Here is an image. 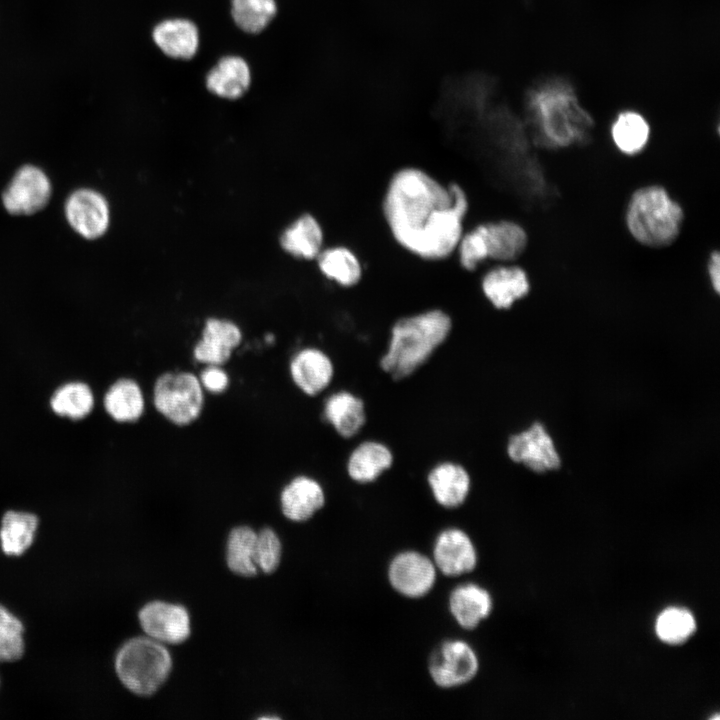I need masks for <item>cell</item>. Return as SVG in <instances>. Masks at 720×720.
Listing matches in <instances>:
<instances>
[{"mask_svg":"<svg viewBox=\"0 0 720 720\" xmlns=\"http://www.w3.org/2000/svg\"><path fill=\"white\" fill-rule=\"evenodd\" d=\"M469 209V196L461 184L444 183L415 165L392 172L380 202L392 240L407 254L425 262H441L454 256Z\"/></svg>","mask_w":720,"mask_h":720,"instance_id":"obj_1","label":"cell"},{"mask_svg":"<svg viewBox=\"0 0 720 720\" xmlns=\"http://www.w3.org/2000/svg\"><path fill=\"white\" fill-rule=\"evenodd\" d=\"M452 327L451 316L440 308L400 317L391 327L380 368L395 381L409 377L446 341Z\"/></svg>","mask_w":720,"mask_h":720,"instance_id":"obj_2","label":"cell"},{"mask_svg":"<svg viewBox=\"0 0 720 720\" xmlns=\"http://www.w3.org/2000/svg\"><path fill=\"white\" fill-rule=\"evenodd\" d=\"M528 107L540 133L552 145L567 146L583 139L592 127V119L579 104L573 87L561 79L533 87Z\"/></svg>","mask_w":720,"mask_h":720,"instance_id":"obj_3","label":"cell"},{"mask_svg":"<svg viewBox=\"0 0 720 720\" xmlns=\"http://www.w3.org/2000/svg\"><path fill=\"white\" fill-rule=\"evenodd\" d=\"M684 213L661 186L636 190L627 206L626 225L632 237L652 248L665 247L678 237Z\"/></svg>","mask_w":720,"mask_h":720,"instance_id":"obj_4","label":"cell"},{"mask_svg":"<svg viewBox=\"0 0 720 720\" xmlns=\"http://www.w3.org/2000/svg\"><path fill=\"white\" fill-rule=\"evenodd\" d=\"M528 237L524 228L511 220L481 222L465 228L454 256L465 272H474L487 260L511 263L525 251Z\"/></svg>","mask_w":720,"mask_h":720,"instance_id":"obj_5","label":"cell"},{"mask_svg":"<svg viewBox=\"0 0 720 720\" xmlns=\"http://www.w3.org/2000/svg\"><path fill=\"white\" fill-rule=\"evenodd\" d=\"M172 660L166 648L150 637L127 641L118 651L115 669L121 682L133 693L148 696L166 681Z\"/></svg>","mask_w":720,"mask_h":720,"instance_id":"obj_6","label":"cell"},{"mask_svg":"<svg viewBox=\"0 0 720 720\" xmlns=\"http://www.w3.org/2000/svg\"><path fill=\"white\" fill-rule=\"evenodd\" d=\"M153 403L169 422L186 426L200 416L204 390L199 378L191 372H166L154 383Z\"/></svg>","mask_w":720,"mask_h":720,"instance_id":"obj_7","label":"cell"},{"mask_svg":"<svg viewBox=\"0 0 720 720\" xmlns=\"http://www.w3.org/2000/svg\"><path fill=\"white\" fill-rule=\"evenodd\" d=\"M428 670L440 688H455L470 682L478 673L479 659L472 646L464 640L442 642L432 653Z\"/></svg>","mask_w":720,"mask_h":720,"instance_id":"obj_8","label":"cell"},{"mask_svg":"<svg viewBox=\"0 0 720 720\" xmlns=\"http://www.w3.org/2000/svg\"><path fill=\"white\" fill-rule=\"evenodd\" d=\"M391 587L404 597L417 599L427 595L436 582L437 569L431 558L413 550L398 553L388 566Z\"/></svg>","mask_w":720,"mask_h":720,"instance_id":"obj_9","label":"cell"},{"mask_svg":"<svg viewBox=\"0 0 720 720\" xmlns=\"http://www.w3.org/2000/svg\"><path fill=\"white\" fill-rule=\"evenodd\" d=\"M507 454L513 462L538 473L558 469L561 465L553 439L538 422L509 438Z\"/></svg>","mask_w":720,"mask_h":720,"instance_id":"obj_10","label":"cell"},{"mask_svg":"<svg viewBox=\"0 0 720 720\" xmlns=\"http://www.w3.org/2000/svg\"><path fill=\"white\" fill-rule=\"evenodd\" d=\"M51 185L45 173L32 165L21 167L2 195L5 209L13 215H30L43 209Z\"/></svg>","mask_w":720,"mask_h":720,"instance_id":"obj_11","label":"cell"},{"mask_svg":"<svg viewBox=\"0 0 720 720\" xmlns=\"http://www.w3.org/2000/svg\"><path fill=\"white\" fill-rule=\"evenodd\" d=\"M139 621L148 637L160 643H181L191 632L187 610L162 601L146 604L139 612Z\"/></svg>","mask_w":720,"mask_h":720,"instance_id":"obj_12","label":"cell"},{"mask_svg":"<svg viewBox=\"0 0 720 720\" xmlns=\"http://www.w3.org/2000/svg\"><path fill=\"white\" fill-rule=\"evenodd\" d=\"M432 560L437 571L455 577L473 571L478 556L471 537L464 530L452 527L436 537Z\"/></svg>","mask_w":720,"mask_h":720,"instance_id":"obj_13","label":"cell"},{"mask_svg":"<svg viewBox=\"0 0 720 720\" xmlns=\"http://www.w3.org/2000/svg\"><path fill=\"white\" fill-rule=\"evenodd\" d=\"M480 288L495 309L505 310L528 294L530 283L527 273L521 267L498 263L482 275Z\"/></svg>","mask_w":720,"mask_h":720,"instance_id":"obj_14","label":"cell"},{"mask_svg":"<svg viewBox=\"0 0 720 720\" xmlns=\"http://www.w3.org/2000/svg\"><path fill=\"white\" fill-rule=\"evenodd\" d=\"M66 217L71 227L86 239L102 236L109 225V207L105 198L90 189L75 191L67 199Z\"/></svg>","mask_w":720,"mask_h":720,"instance_id":"obj_15","label":"cell"},{"mask_svg":"<svg viewBox=\"0 0 720 720\" xmlns=\"http://www.w3.org/2000/svg\"><path fill=\"white\" fill-rule=\"evenodd\" d=\"M155 46L168 58L189 61L199 51L200 30L185 17L165 18L152 28Z\"/></svg>","mask_w":720,"mask_h":720,"instance_id":"obj_16","label":"cell"},{"mask_svg":"<svg viewBox=\"0 0 720 720\" xmlns=\"http://www.w3.org/2000/svg\"><path fill=\"white\" fill-rule=\"evenodd\" d=\"M242 333L232 321L209 318L203 327L201 338L193 348L196 361L205 365L225 364L240 345Z\"/></svg>","mask_w":720,"mask_h":720,"instance_id":"obj_17","label":"cell"},{"mask_svg":"<svg viewBox=\"0 0 720 720\" xmlns=\"http://www.w3.org/2000/svg\"><path fill=\"white\" fill-rule=\"evenodd\" d=\"M252 73L240 55H225L207 71L205 88L212 95L229 101L238 100L249 90Z\"/></svg>","mask_w":720,"mask_h":720,"instance_id":"obj_18","label":"cell"},{"mask_svg":"<svg viewBox=\"0 0 720 720\" xmlns=\"http://www.w3.org/2000/svg\"><path fill=\"white\" fill-rule=\"evenodd\" d=\"M289 370L294 384L308 396L323 392L334 377L331 358L314 347L298 351L290 362Z\"/></svg>","mask_w":720,"mask_h":720,"instance_id":"obj_19","label":"cell"},{"mask_svg":"<svg viewBox=\"0 0 720 720\" xmlns=\"http://www.w3.org/2000/svg\"><path fill=\"white\" fill-rule=\"evenodd\" d=\"M427 483L435 501L442 507L454 509L466 501L471 490V476L456 462L444 461L432 467Z\"/></svg>","mask_w":720,"mask_h":720,"instance_id":"obj_20","label":"cell"},{"mask_svg":"<svg viewBox=\"0 0 720 720\" xmlns=\"http://www.w3.org/2000/svg\"><path fill=\"white\" fill-rule=\"evenodd\" d=\"M280 502L286 518L303 522L310 519L325 505V492L316 479L300 475L293 478L283 488Z\"/></svg>","mask_w":720,"mask_h":720,"instance_id":"obj_21","label":"cell"},{"mask_svg":"<svg viewBox=\"0 0 720 720\" xmlns=\"http://www.w3.org/2000/svg\"><path fill=\"white\" fill-rule=\"evenodd\" d=\"M364 401L347 390L330 394L323 406V417L344 439L356 436L366 424Z\"/></svg>","mask_w":720,"mask_h":720,"instance_id":"obj_22","label":"cell"},{"mask_svg":"<svg viewBox=\"0 0 720 720\" xmlns=\"http://www.w3.org/2000/svg\"><path fill=\"white\" fill-rule=\"evenodd\" d=\"M394 462L392 450L377 440H365L351 451L346 462V472L359 484L376 481Z\"/></svg>","mask_w":720,"mask_h":720,"instance_id":"obj_23","label":"cell"},{"mask_svg":"<svg viewBox=\"0 0 720 720\" xmlns=\"http://www.w3.org/2000/svg\"><path fill=\"white\" fill-rule=\"evenodd\" d=\"M448 606L458 625L472 630L490 615L493 602L485 588L476 583H466L451 591Z\"/></svg>","mask_w":720,"mask_h":720,"instance_id":"obj_24","label":"cell"},{"mask_svg":"<svg viewBox=\"0 0 720 720\" xmlns=\"http://www.w3.org/2000/svg\"><path fill=\"white\" fill-rule=\"evenodd\" d=\"M315 260L321 274L341 288H353L363 279V263L349 246L334 245L323 248Z\"/></svg>","mask_w":720,"mask_h":720,"instance_id":"obj_25","label":"cell"},{"mask_svg":"<svg viewBox=\"0 0 720 720\" xmlns=\"http://www.w3.org/2000/svg\"><path fill=\"white\" fill-rule=\"evenodd\" d=\"M281 247L291 256L315 260L324 244V231L312 214L300 215L280 237Z\"/></svg>","mask_w":720,"mask_h":720,"instance_id":"obj_26","label":"cell"},{"mask_svg":"<svg viewBox=\"0 0 720 720\" xmlns=\"http://www.w3.org/2000/svg\"><path fill=\"white\" fill-rule=\"evenodd\" d=\"M103 404L106 413L116 422L132 423L141 418L145 410L143 392L130 378H120L107 389Z\"/></svg>","mask_w":720,"mask_h":720,"instance_id":"obj_27","label":"cell"},{"mask_svg":"<svg viewBox=\"0 0 720 720\" xmlns=\"http://www.w3.org/2000/svg\"><path fill=\"white\" fill-rule=\"evenodd\" d=\"M38 517L23 511H7L1 521V547L7 555H20L32 544L38 526Z\"/></svg>","mask_w":720,"mask_h":720,"instance_id":"obj_28","label":"cell"},{"mask_svg":"<svg viewBox=\"0 0 720 720\" xmlns=\"http://www.w3.org/2000/svg\"><path fill=\"white\" fill-rule=\"evenodd\" d=\"M276 0H230V16L235 26L246 34L264 32L276 18Z\"/></svg>","mask_w":720,"mask_h":720,"instance_id":"obj_29","label":"cell"},{"mask_svg":"<svg viewBox=\"0 0 720 720\" xmlns=\"http://www.w3.org/2000/svg\"><path fill=\"white\" fill-rule=\"evenodd\" d=\"M94 400L93 391L88 384L71 381L54 391L50 398V408L58 416L80 420L91 413Z\"/></svg>","mask_w":720,"mask_h":720,"instance_id":"obj_30","label":"cell"},{"mask_svg":"<svg viewBox=\"0 0 720 720\" xmlns=\"http://www.w3.org/2000/svg\"><path fill=\"white\" fill-rule=\"evenodd\" d=\"M650 136L647 120L638 112L626 110L618 114L611 127L616 147L627 155L641 152Z\"/></svg>","mask_w":720,"mask_h":720,"instance_id":"obj_31","label":"cell"},{"mask_svg":"<svg viewBox=\"0 0 720 720\" xmlns=\"http://www.w3.org/2000/svg\"><path fill=\"white\" fill-rule=\"evenodd\" d=\"M257 534L247 526L234 528L227 542V564L234 573L250 577L257 573L254 549Z\"/></svg>","mask_w":720,"mask_h":720,"instance_id":"obj_32","label":"cell"},{"mask_svg":"<svg viewBox=\"0 0 720 720\" xmlns=\"http://www.w3.org/2000/svg\"><path fill=\"white\" fill-rule=\"evenodd\" d=\"M696 620L694 615L682 607H668L657 617L655 632L664 643L678 645L694 633Z\"/></svg>","mask_w":720,"mask_h":720,"instance_id":"obj_33","label":"cell"},{"mask_svg":"<svg viewBox=\"0 0 720 720\" xmlns=\"http://www.w3.org/2000/svg\"><path fill=\"white\" fill-rule=\"evenodd\" d=\"M22 622L0 605V661H15L24 653Z\"/></svg>","mask_w":720,"mask_h":720,"instance_id":"obj_34","label":"cell"},{"mask_svg":"<svg viewBox=\"0 0 720 720\" xmlns=\"http://www.w3.org/2000/svg\"><path fill=\"white\" fill-rule=\"evenodd\" d=\"M281 559V542L269 528L262 529L256 536L254 562L265 573L274 572Z\"/></svg>","mask_w":720,"mask_h":720,"instance_id":"obj_35","label":"cell"},{"mask_svg":"<svg viewBox=\"0 0 720 720\" xmlns=\"http://www.w3.org/2000/svg\"><path fill=\"white\" fill-rule=\"evenodd\" d=\"M198 378L203 390L213 394L222 393L229 386V376L219 365H207Z\"/></svg>","mask_w":720,"mask_h":720,"instance_id":"obj_36","label":"cell"},{"mask_svg":"<svg viewBox=\"0 0 720 720\" xmlns=\"http://www.w3.org/2000/svg\"><path fill=\"white\" fill-rule=\"evenodd\" d=\"M708 275L712 284V288L716 293L720 292V256L718 252H713L708 261Z\"/></svg>","mask_w":720,"mask_h":720,"instance_id":"obj_37","label":"cell"}]
</instances>
